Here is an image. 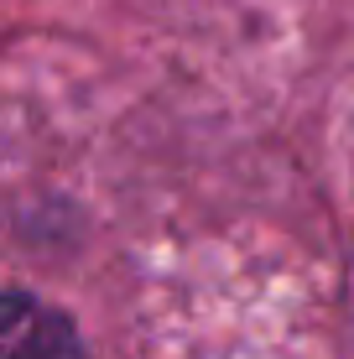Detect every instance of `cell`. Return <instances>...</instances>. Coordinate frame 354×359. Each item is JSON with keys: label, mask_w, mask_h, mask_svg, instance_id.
Returning <instances> with one entry per match:
<instances>
[{"label": "cell", "mask_w": 354, "mask_h": 359, "mask_svg": "<svg viewBox=\"0 0 354 359\" xmlns=\"http://www.w3.org/2000/svg\"><path fill=\"white\" fill-rule=\"evenodd\" d=\"M6 359H89L79 333L63 313L36 302L27 292H11L6 302Z\"/></svg>", "instance_id": "obj_1"}]
</instances>
